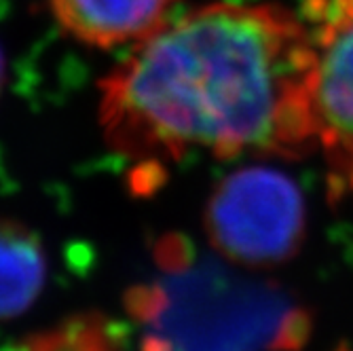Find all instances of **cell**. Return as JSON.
I'll use <instances>...</instances> for the list:
<instances>
[{"mask_svg": "<svg viewBox=\"0 0 353 351\" xmlns=\"http://www.w3.org/2000/svg\"><path fill=\"white\" fill-rule=\"evenodd\" d=\"M3 83H5V55L0 51V91H3Z\"/></svg>", "mask_w": 353, "mask_h": 351, "instance_id": "ba28073f", "label": "cell"}, {"mask_svg": "<svg viewBox=\"0 0 353 351\" xmlns=\"http://www.w3.org/2000/svg\"><path fill=\"white\" fill-rule=\"evenodd\" d=\"M170 5L172 0H51L59 26L100 49L142 43L165 23Z\"/></svg>", "mask_w": 353, "mask_h": 351, "instance_id": "5b68a950", "label": "cell"}, {"mask_svg": "<svg viewBox=\"0 0 353 351\" xmlns=\"http://www.w3.org/2000/svg\"><path fill=\"white\" fill-rule=\"evenodd\" d=\"M47 281V252L41 237L21 222L0 218V320L21 315Z\"/></svg>", "mask_w": 353, "mask_h": 351, "instance_id": "8992f818", "label": "cell"}, {"mask_svg": "<svg viewBox=\"0 0 353 351\" xmlns=\"http://www.w3.org/2000/svg\"><path fill=\"white\" fill-rule=\"evenodd\" d=\"M277 301L199 261L180 239L157 250V275L127 294L142 351H259L281 339Z\"/></svg>", "mask_w": 353, "mask_h": 351, "instance_id": "7a4b0ae2", "label": "cell"}, {"mask_svg": "<svg viewBox=\"0 0 353 351\" xmlns=\"http://www.w3.org/2000/svg\"><path fill=\"white\" fill-rule=\"evenodd\" d=\"M301 186L271 166L241 168L214 188L205 231L222 257L245 267H273L299 252L305 237Z\"/></svg>", "mask_w": 353, "mask_h": 351, "instance_id": "3957f363", "label": "cell"}, {"mask_svg": "<svg viewBox=\"0 0 353 351\" xmlns=\"http://www.w3.org/2000/svg\"><path fill=\"white\" fill-rule=\"evenodd\" d=\"M315 53L277 7L210 5L138 43L100 83V121L114 150L178 159L283 152L315 138Z\"/></svg>", "mask_w": 353, "mask_h": 351, "instance_id": "6da1fadb", "label": "cell"}, {"mask_svg": "<svg viewBox=\"0 0 353 351\" xmlns=\"http://www.w3.org/2000/svg\"><path fill=\"white\" fill-rule=\"evenodd\" d=\"M3 351H119V343L102 317L79 315Z\"/></svg>", "mask_w": 353, "mask_h": 351, "instance_id": "52a82bcc", "label": "cell"}, {"mask_svg": "<svg viewBox=\"0 0 353 351\" xmlns=\"http://www.w3.org/2000/svg\"><path fill=\"white\" fill-rule=\"evenodd\" d=\"M315 136L353 170V13L332 23L309 72Z\"/></svg>", "mask_w": 353, "mask_h": 351, "instance_id": "277c9868", "label": "cell"}]
</instances>
